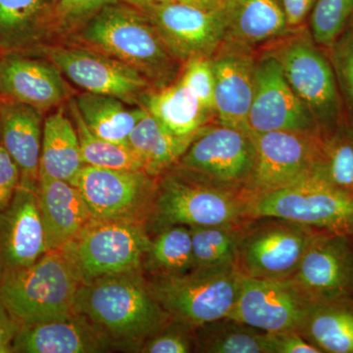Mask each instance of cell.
<instances>
[{"label": "cell", "mask_w": 353, "mask_h": 353, "mask_svg": "<svg viewBox=\"0 0 353 353\" xmlns=\"http://www.w3.org/2000/svg\"><path fill=\"white\" fill-rule=\"evenodd\" d=\"M143 271L109 276L82 284L75 312L88 318L123 350L139 352L141 343L172 318L153 296Z\"/></svg>", "instance_id": "obj_1"}, {"label": "cell", "mask_w": 353, "mask_h": 353, "mask_svg": "<svg viewBox=\"0 0 353 353\" xmlns=\"http://www.w3.org/2000/svg\"><path fill=\"white\" fill-rule=\"evenodd\" d=\"M252 203L245 190L174 165L157 178L145 228L152 236L173 226L243 225L252 219Z\"/></svg>", "instance_id": "obj_2"}, {"label": "cell", "mask_w": 353, "mask_h": 353, "mask_svg": "<svg viewBox=\"0 0 353 353\" xmlns=\"http://www.w3.org/2000/svg\"><path fill=\"white\" fill-rule=\"evenodd\" d=\"M81 37L94 50L138 70L154 88L175 82L182 71L183 64L143 11L109 4L97 11Z\"/></svg>", "instance_id": "obj_3"}, {"label": "cell", "mask_w": 353, "mask_h": 353, "mask_svg": "<svg viewBox=\"0 0 353 353\" xmlns=\"http://www.w3.org/2000/svg\"><path fill=\"white\" fill-rule=\"evenodd\" d=\"M81 285L64 252L48 250L30 266L0 274V299L21 326L57 321L75 314Z\"/></svg>", "instance_id": "obj_4"}, {"label": "cell", "mask_w": 353, "mask_h": 353, "mask_svg": "<svg viewBox=\"0 0 353 353\" xmlns=\"http://www.w3.org/2000/svg\"><path fill=\"white\" fill-rule=\"evenodd\" d=\"M259 50L278 60L290 87L314 118L321 138L347 121L328 52L315 43L308 27L292 29Z\"/></svg>", "instance_id": "obj_5"}, {"label": "cell", "mask_w": 353, "mask_h": 353, "mask_svg": "<svg viewBox=\"0 0 353 353\" xmlns=\"http://www.w3.org/2000/svg\"><path fill=\"white\" fill-rule=\"evenodd\" d=\"M153 296L172 319L196 327L229 317L240 292L234 265L194 268L187 273L148 276Z\"/></svg>", "instance_id": "obj_6"}, {"label": "cell", "mask_w": 353, "mask_h": 353, "mask_svg": "<svg viewBox=\"0 0 353 353\" xmlns=\"http://www.w3.org/2000/svg\"><path fill=\"white\" fill-rule=\"evenodd\" d=\"M150 241L152 236L141 223L92 219L61 250L82 284H88L143 271Z\"/></svg>", "instance_id": "obj_7"}, {"label": "cell", "mask_w": 353, "mask_h": 353, "mask_svg": "<svg viewBox=\"0 0 353 353\" xmlns=\"http://www.w3.org/2000/svg\"><path fill=\"white\" fill-rule=\"evenodd\" d=\"M252 218L278 217L324 233L353 236V194L310 176L254 199Z\"/></svg>", "instance_id": "obj_8"}, {"label": "cell", "mask_w": 353, "mask_h": 353, "mask_svg": "<svg viewBox=\"0 0 353 353\" xmlns=\"http://www.w3.org/2000/svg\"><path fill=\"white\" fill-rule=\"evenodd\" d=\"M316 233L282 218H252L243 228L234 266L241 277L289 279Z\"/></svg>", "instance_id": "obj_9"}, {"label": "cell", "mask_w": 353, "mask_h": 353, "mask_svg": "<svg viewBox=\"0 0 353 353\" xmlns=\"http://www.w3.org/2000/svg\"><path fill=\"white\" fill-rule=\"evenodd\" d=\"M255 160L252 132L213 122L199 132L175 165L212 182L243 190Z\"/></svg>", "instance_id": "obj_10"}, {"label": "cell", "mask_w": 353, "mask_h": 353, "mask_svg": "<svg viewBox=\"0 0 353 353\" xmlns=\"http://www.w3.org/2000/svg\"><path fill=\"white\" fill-rule=\"evenodd\" d=\"M252 134L256 160L243 189L252 201L312 176L320 137L287 131Z\"/></svg>", "instance_id": "obj_11"}, {"label": "cell", "mask_w": 353, "mask_h": 353, "mask_svg": "<svg viewBox=\"0 0 353 353\" xmlns=\"http://www.w3.org/2000/svg\"><path fill=\"white\" fill-rule=\"evenodd\" d=\"M157 181L143 170H114L85 165L72 185L82 192L94 219L145 225Z\"/></svg>", "instance_id": "obj_12"}, {"label": "cell", "mask_w": 353, "mask_h": 353, "mask_svg": "<svg viewBox=\"0 0 353 353\" xmlns=\"http://www.w3.org/2000/svg\"><path fill=\"white\" fill-rule=\"evenodd\" d=\"M46 59L69 81L92 94L110 95L139 103L153 85L138 70L99 50L76 46H48Z\"/></svg>", "instance_id": "obj_13"}, {"label": "cell", "mask_w": 353, "mask_h": 353, "mask_svg": "<svg viewBox=\"0 0 353 353\" xmlns=\"http://www.w3.org/2000/svg\"><path fill=\"white\" fill-rule=\"evenodd\" d=\"M248 128L253 134L287 131L321 138L314 118L290 87L278 60L265 50H259L255 65Z\"/></svg>", "instance_id": "obj_14"}, {"label": "cell", "mask_w": 353, "mask_h": 353, "mask_svg": "<svg viewBox=\"0 0 353 353\" xmlns=\"http://www.w3.org/2000/svg\"><path fill=\"white\" fill-rule=\"evenodd\" d=\"M309 303L353 299V238L317 232L289 278Z\"/></svg>", "instance_id": "obj_15"}, {"label": "cell", "mask_w": 353, "mask_h": 353, "mask_svg": "<svg viewBox=\"0 0 353 353\" xmlns=\"http://www.w3.org/2000/svg\"><path fill=\"white\" fill-rule=\"evenodd\" d=\"M171 54L185 63L192 58L211 57L225 39L222 6L204 10L176 1L143 9Z\"/></svg>", "instance_id": "obj_16"}, {"label": "cell", "mask_w": 353, "mask_h": 353, "mask_svg": "<svg viewBox=\"0 0 353 353\" xmlns=\"http://www.w3.org/2000/svg\"><path fill=\"white\" fill-rule=\"evenodd\" d=\"M309 304L290 279L241 277L238 299L229 317L265 333L297 331Z\"/></svg>", "instance_id": "obj_17"}, {"label": "cell", "mask_w": 353, "mask_h": 353, "mask_svg": "<svg viewBox=\"0 0 353 353\" xmlns=\"http://www.w3.org/2000/svg\"><path fill=\"white\" fill-rule=\"evenodd\" d=\"M257 57L259 50L229 41H223L211 55L216 122L250 132L248 115L254 94Z\"/></svg>", "instance_id": "obj_18"}, {"label": "cell", "mask_w": 353, "mask_h": 353, "mask_svg": "<svg viewBox=\"0 0 353 353\" xmlns=\"http://www.w3.org/2000/svg\"><path fill=\"white\" fill-rule=\"evenodd\" d=\"M39 187L20 182L12 201L0 211V274L30 266L48 252Z\"/></svg>", "instance_id": "obj_19"}, {"label": "cell", "mask_w": 353, "mask_h": 353, "mask_svg": "<svg viewBox=\"0 0 353 353\" xmlns=\"http://www.w3.org/2000/svg\"><path fill=\"white\" fill-rule=\"evenodd\" d=\"M61 71L52 62L8 52L0 58V95L48 110L68 97Z\"/></svg>", "instance_id": "obj_20"}, {"label": "cell", "mask_w": 353, "mask_h": 353, "mask_svg": "<svg viewBox=\"0 0 353 353\" xmlns=\"http://www.w3.org/2000/svg\"><path fill=\"white\" fill-rule=\"evenodd\" d=\"M119 350L122 347L116 341L77 312L63 320L21 326L13 343L15 353H97Z\"/></svg>", "instance_id": "obj_21"}, {"label": "cell", "mask_w": 353, "mask_h": 353, "mask_svg": "<svg viewBox=\"0 0 353 353\" xmlns=\"http://www.w3.org/2000/svg\"><path fill=\"white\" fill-rule=\"evenodd\" d=\"M39 204L48 252L61 250L94 219L82 192L66 181L41 176Z\"/></svg>", "instance_id": "obj_22"}, {"label": "cell", "mask_w": 353, "mask_h": 353, "mask_svg": "<svg viewBox=\"0 0 353 353\" xmlns=\"http://www.w3.org/2000/svg\"><path fill=\"white\" fill-rule=\"evenodd\" d=\"M43 131L39 109L12 99L1 101L0 145L19 167L21 182L34 187L39 185Z\"/></svg>", "instance_id": "obj_23"}, {"label": "cell", "mask_w": 353, "mask_h": 353, "mask_svg": "<svg viewBox=\"0 0 353 353\" xmlns=\"http://www.w3.org/2000/svg\"><path fill=\"white\" fill-rule=\"evenodd\" d=\"M224 41L259 50L289 34L281 0H225Z\"/></svg>", "instance_id": "obj_24"}, {"label": "cell", "mask_w": 353, "mask_h": 353, "mask_svg": "<svg viewBox=\"0 0 353 353\" xmlns=\"http://www.w3.org/2000/svg\"><path fill=\"white\" fill-rule=\"evenodd\" d=\"M139 104L167 131L179 137L196 136L216 122L215 114L179 79L166 87L148 90Z\"/></svg>", "instance_id": "obj_25"}, {"label": "cell", "mask_w": 353, "mask_h": 353, "mask_svg": "<svg viewBox=\"0 0 353 353\" xmlns=\"http://www.w3.org/2000/svg\"><path fill=\"white\" fill-rule=\"evenodd\" d=\"M297 332L321 353H353V299L309 304Z\"/></svg>", "instance_id": "obj_26"}, {"label": "cell", "mask_w": 353, "mask_h": 353, "mask_svg": "<svg viewBox=\"0 0 353 353\" xmlns=\"http://www.w3.org/2000/svg\"><path fill=\"white\" fill-rule=\"evenodd\" d=\"M85 163L73 121L63 109L50 114L43 122L39 158V178L57 179L73 183Z\"/></svg>", "instance_id": "obj_27"}, {"label": "cell", "mask_w": 353, "mask_h": 353, "mask_svg": "<svg viewBox=\"0 0 353 353\" xmlns=\"http://www.w3.org/2000/svg\"><path fill=\"white\" fill-rule=\"evenodd\" d=\"M85 125L99 138L129 145V137L145 117L143 106L129 108L126 102L110 95L83 92L75 99Z\"/></svg>", "instance_id": "obj_28"}, {"label": "cell", "mask_w": 353, "mask_h": 353, "mask_svg": "<svg viewBox=\"0 0 353 353\" xmlns=\"http://www.w3.org/2000/svg\"><path fill=\"white\" fill-rule=\"evenodd\" d=\"M197 134L179 137L171 134L146 111L130 134L129 145L143 161V171L158 178L176 164Z\"/></svg>", "instance_id": "obj_29"}, {"label": "cell", "mask_w": 353, "mask_h": 353, "mask_svg": "<svg viewBox=\"0 0 353 353\" xmlns=\"http://www.w3.org/2000/svg\"><path fill=\"white\" fill-rule=\"evenodd\" d=\"M197 352L268 353L267 333L225 317L196 328Z\"/></svg>", "instance_id": "obj_30"}, {"label": "cell", "mask_w": 353, "mask_h": 353, "mask_svg": "<svg viewBox=\"0 0 353 353\" xmlns=\"http://www.w3.org/2000/svg\"><path fill=\"white\" fill-rule=\"evenodd\" d=\"M46 9L48 0H0V48L16 52L36 41Z\"/></svg>", "instance_id": "obj_31"}, {"label": "cell", "mask_w": 353, "mask_h": 353, "mask_svg": "<svg viewBox=\"0 0 353 353\" xmlns=\"http://www.w3.org/2000/svg\"><path fill=\"white\" fill-rule=\"evenodd\" d=\"M194 268L189 227H169L152 236L143 267L148 276L179 275Z\"/></svg>", "instance_id": "obj_32"}, {"label": "cell", "mask_w": 353, "mask_h": 353, "mask_svg": "<svg viewBox=\"0 0 353 353\" xmlns=\"http://www.w3.org/2000/svg\"><path fill=\"white\" fill-rule=\"evenodd\" d=\"M69 109L85 165L114 170H143V161L131 146L106 141L90 132L77 108L75 99L70 101Z\"/></svg>", "instance_id": "obj_33"}, {"label": "cell", "mask_w": 353, "mask_h": 353, "mask_svg": "<svg viewBox=\"0 0 353 353\" xmlns=\"http://www.w3.org/2000/svg\"><path fill=\"white\" fill-rule=\"evenodd\" d=\"M312 176L353 194V126L347 121L321 138Z\"/></svg>", "instance_id": "obj_34"}, {"label": "cell", "mask_w": 353, "mask_h": 353, "mask_svg": "<svg viewBox=\"0 0 353 353\" xmlns=\"http://www.w3.org/2000/svg\"><path fill=\"white\" fill-rule=\"evenodd\" d=\"M246 224L190 227L196 268L234 265L241 234Z\"/></svg>", "instance_id": "obj_35"}, {"label": "cell", "mask_w": 353, "mask_h": 353, "mask_svg": "<svg viewBox=\"0 0 353 353\" xmlns=\"http://www.w3.org/2000/svg\"><path fill=\"white\" fill-rule=\"evenodd\" d=\"M352 17L353 0H317L307 27L315 43L328 50L350 25Z\"/></svg>", "instance_id": "obj_36"}, {"label": "cell", "mask_w": 353, "mask_h": 353, "mask_svg": "<svg viewBox=\"0 0 353 353\" xmlns=\"http://www.w3.org/2000/svg\"><path fill=\"white\" fill-rule=\"evenodd\" d=\"M333 66L345 118L353 126V24L326 50Z\"/></svg>", "instance_id": "obj_37"}, {"label": "cell", "mask_w": 353, "mask_h": 353, "mask_svg": "<svg viewBox=\"0 0 353 353\" xmlns=\"http://www.w3.org/2000/svg\"><path fill=\"white\" fill-rule=\"evenodd\" d=\"M197 352L196 328L176 320L171 321L141 343L138 352L190 353Z\"/></svg>", "instance_id": "obj_38"}, {"label": "cell", "mask_w": 353, "mask_h": 353, "mask_svg": "<svg viewBox=\"0 0 353 353\" xmlns=\"http://www.w3.org/2000/svg\"><path fill=\"white\" fill-rule=\"evenodd\" d=\"M178 79L196 95L206 108L215 114V81L210 57H194L188 60L183 63Z\"/></svg>", "instance_id": "obj_39"}, {"label": "cell", "mask_w": 353, "mask_h": 353, "mask_svg": "<svg viewBox=\"0 0 353 353\" xmlns=\"http://www.w3.org/2000/svg\"><path fill=\"white\" fill-rule=\"evenodd\" d=\"M21 182L19 167L0 145V211L9 205Z\"/></svg>", "instance_id": "obj_40"}, {"label": "cell", "mask_w": 353, "mask_h": 353, "mask_svg": "<svg viewBox=\"0 0 353 353\" xmlns=\"http://www.w3.org/2000/svg\"><path fill=\"white\" fill-rule=\"evenodd\" d=\"M268 353H321L297 331L267 333Z\"/></svg>", "instance_id": "obj_41"}, {"label": "cell", "mask_w": 353, "mask_h": 353, "mask_svg": "<svg viewBox=\"0 0 353 353\" xmlns=\"http://www.w3.org/2000/svg\"><path fill=\"white\" fill-rule=\"evenodd\" d=\"M21 324L0 299V353H13V343Z\"/></svg>", "instance_id": "obj_42"}, {"label": "cell", "mask_w": 353, "mask_h": 353, "mask_svg": "<svg viewBox=\"0 0 353 353\" xmlns=\"http://www.w3.org/2000/svg\"><path fill=\"white\" fill-rule=\"evenodd\" d=\"M317 0H281L290 29L305 26Z\"/></svg>", "instance_id": "obj_43"}, {"label": "cell", "mask_w": 353, "mask_h": 353, "mask_svg": "<svg viewBox=\"0 0 353 353\" xmlns=\"http://www.w3.org/2000/svg\"><path fill=\"white\" fill-rule=\"evenodd\" d=\"M113 0H58L62 13L70 17H82L99 11Z\"/></svg>", "instance_id": "obj_44"}, {"label": "cell", "mask_w": 353, "mask_h": 353, "mask_svg": "<svg viewBox=\"0 0 353 353\" xmlns=\"http://www.w3.org/2000/svg\"><path fill=\"white\" fill-rule=\"evenodd\" d=\"M178 1L204 9V10H215L223 6L225 0H178Z\"/></svg>", "instance_id": "obj_45"}, {"label": "cell", "mask_w": 353, "mask_h": 353, "mask_svg": "<svg viewBox=\"0 0 353 353\" xmlns=\"http://www.w3.org/2000/svg\"><path fill=\"white\" fill-rule=\"evenodd\" d=\"M126 2L130 6L136 7L139 10L148 8L155 6H160V4L169 3V2L176 1V0H122Z\"/></svg>", "instance_id": "obj_46"}, {"label": "cell", "mask_w": 353, "mask_h": 353, "mask_svg": "<svg viewBox=\"0 0 353 353\" xmlns=\"http://www.w3.org/2000/svg\"><path fill=\"white\" fill-rule=\"evenodd\" d=\"M2 57H3V53H2L1 48H0V58H1Z\"/></svg>", "instance_id": "obj_47"}, {"label": "cell", "mask_w": 353, "mask_h": 353, "mask_svg": "<svg viewBox=\"0 0 353 353\" xmlns=\"http://www.w3.org/2000/svg\"><path fill=\"white\" fill-rule=\"evenodd\" d=\"M0 116H1V101H0Z\"/></svg>", "instance_id": "obj_48"}, {"label": "cell", "mask_w": 353, "mask_h": 353, "mask_svg": "<svg viewBox=\"0 0 353 353\" xmlns=\"http://www.w3.org/2000/svg\"><path fill=\"white\" fill-rule=\"evenodd\" d=\"M352 24H353V17H352Z\"/></svg>", "instance_id": "obj_49"}, {"label": "cell", "mask_w": 353, "mask_h": 353, "mask_svg": "<svg viewBox=\"0 0 353 353\" xmlns=\"http://www.w3.org/2000/svg\"><path fill=\"white\" fill-rule=\"evenodd\" d=\"M352 238H353V236H352Z\"/></svg>", "instance_id": "obj_50"}]
</instances>
